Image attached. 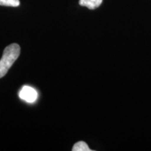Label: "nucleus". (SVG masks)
Instances as JSON below:
<instances>
[{
    "mask_svg": "<svg viewBox=\"0 0 151 151\" xmlns=\"http://www.w3.org/2000/svg\"><path fill=\"white\" fill-rule=\"evenodd\" d=\"M20 53V47L17 43H12L4 49L0 60V78L6 74L11 66L18 59Z\"/></svg>",
    "mask_w": 151,
    "mask_h": 151,
    "instance_id": "nucleus-1",
    "label": "nucleus"
},
{
    "mask_svg": "<svg viewBox=\"0 0 151 151\" xmlns=\"http://www.w3.org/2000/svg\"><path fill=\"white\" fill-rule=\"evenodd\" d=\"M19 97L28 103H34L37 99L38 94L32 87L23 86L19 92Z\"/></svg>",
    "mask_w": 151,
    "mask_h": 151,
    "instance_id": "nucleus-2",
    "label": "nucleus"
},
{
    "mask_svg": "<svg viewBox=\"0 0 151 151\" xmlns=\"http://www.w3.org/2000/svg\"><path fill=\"white\" fill-rule=\"evenodd\" d=\"M103 0H79V4L82 6L88 7L89 9L98 8L102 3Z\"/></svg>",
    "mask_w": 151,
    "mask_h": 151,
    "instance_id": "nucleus-3",
    "label": "nucleus"
},
{
    "mask_svg": "<svg viewBox=\"0 0 151 151\" xmlns=\"http://www.w3.org/2000/svg\"><path fill=\"white\" fill-rule=\"evenodd\" d=\"M89 148V146L84 141H78L73 146L72 151H91Z\"/></svg>",
    "mask_w": 151,
    "mask_h": 151,
    "instance_id": "nucleus-4",
    "label": "nucleus"
},
{
    "mask_svg": "<svg viewBox=\"0 0 151 151\" xmlns=\"http://www.w3.org/2000/svg\"><path fill=\"white\" fill-rule=\"evenodd\" d=\"M0 5L5 6L17 7L20 5L19 0H0Z\"/></svg>",
    "mask_w": 151,
    "mask_h": 151,
    "instance_id": "nucleus-5",
    "label": "nucleus"
}]
</instances>
